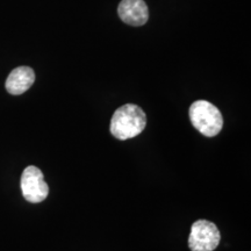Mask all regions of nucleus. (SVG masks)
<instances>
[{
    "label": "nucleus",
    "instance_id": "3",
    "mask_svg": "<svg viewBox=\"0 0 251 251\" xmlns=\"http://www.w3.org/2000/svg\"><path fill=\"white\" fill-rule=\"evenodd\" d=\"M221 235L219 228L208 220H198L191 227L188 247L192 251H214L219 247Z\"/></svg>",
    "mask_w": 251,
    "mask_h": 251
},
{
    "label": "nucleus",
    "instance_id": "1",
    "mask_svg": "<svg viewBox=\"0 0 251 251\" xmlns=\"http://www.w3.org/2000/svg\"><path fill=\"white\" fill-rule=\"evenodd\" d=\"M146 126L147 117L143 109L134 103H126L114 112L109 129L115 139L126 141L140 135Z\"/></svg>",
    "mask_w": 251,
    "mask_h": 251
},
{
    "label": "nucleus",
    "instance_id": "2",
    "mask_svg": "<svg viewBox=\"0 0 251 251\" xmlns=\"http://www.w3.org/2000/svg\"><path fill=\"white\" fill-rule=\"evenodd\" d=\"M190 120L199 133L208 137L216 136L224 127L221 112L206 100H198L191 105Z\"/></svg>",
    "mask_w": 251,
    "mask_h": 251
},
{
    "label": "nucleus",
    "instance_id": "6",
    "mask_svg": "<svg viewBox=\"0 0 251 251\" xmlns=\"http://www.w3.org/2000/svg\"><path fill=\"white\" fill-rule=\"evenodd\" d=\"M35 81V72L29 67H19L9 74L6 80V90L13 96H19L30 89Z\"/></svg>",
    "mask_w": 251,
    "mask_h": 251
},
{
    "label": "nucleus",
    "instance_id": "5",
    "mask_svg": "<svg viewBox=\"0 0 251 251\" xmlns=\"http://www.w3.org/2000/svg\"><path fill=\"white\" fill-rule=\"evenodd\" d=\"M119 17L125 24L143 26L149 19V9L143 0H122L118 7Z\"/></svg>",
    "mask_w": 251,
    "mask_h": 251
},
{
    "label": "nucleus",
    "instance_id": "4",
    "mask_svg": "<svg viewBox=\"0 0 251 251\" xmlns=\"http://www.w3.org/2000/svg\"><path fill=\"white\" fill-rule=\"evenodd\" d=\"M20 186L24 198L31 203L42 202L49 194V186L45 181L42 171L33 165L24 170Z\"/></svg>",
    "mask_w": 251,
    "mask_h": 251
}]
</instances>
